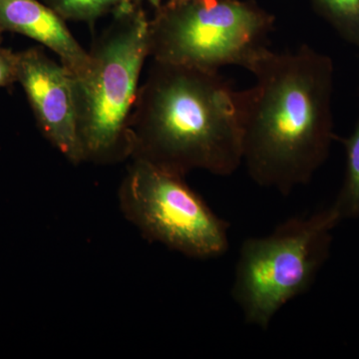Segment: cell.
I'll return each instance as SVG.
<instances>
[{"instance_id": "6da1fadb", "label": "cell", "mask_w": 359, "mask_h": 359, "mask_svg": "<svg viewBox=\"0 0 359 359\" xmlns=\"http://www.w3.org/2000/svg\"><path fill=\"white\" fill-rule=\"evenodd\" d=\"M241 90L243 164L257 185L289 195L306 185L330 155L334 133L332 58L309 45L264 49Z\"/></svg>"}, {"instance_id": "7a4b0ae2", "label": "cell", "mask_w": 359, "mask_h": 359, "mask_svg": "<svg viewBox=\"0 0 359 359\" xmlns=\"http://www.w3.org/2000/svg\"><path fill=\"white\" fill-rule=\"evenodd\" d=\"M131 160L180 176H230L243 164L241 92L219 71L153 60L130 122Z\"/></svg>"}, {"instance_id": "3957f363", "label": "cell", "mask_w": 359, "mask_h": 359, "mask_svg": "<svg viewBox=\"0 0 359 359\" xmlns=\"http://www.w3.org/2000/svg\"><path fill=\"white\" fill-rule=\"evenodd\" d=\"M89 52L90 67L74 79L78 135L84 162L112 165L131 157L130 122L149 57L144 6L113 15Z\"/></svg>"}, {"instance_id": "277c9868", "label": "cell", "mask_w": 359, "mask_h": 359, "mask_svg": "<svg viewBox=\"0 0 359 359\" xmlns=\"http://www.w3.org/2000/svg\"><path fill=\"white\" fill-rule=\"evenodd\" d=\"M341 221L332 205L243 242L231 295L249 325L266 330L285 304L311 289L330 257L332 231Z\"/></svg>"}, {"instance_id": "5b68a950", "label": "cell", "mask_w": 359, "mask_h": 359, "mask_svg": "<svg viewBox=\"0 0 359 359\" xmlns=\"http://www.w3.org/2000/svg\"><path fill=\"white\" fill-rule=\"evenodd\" d=\"M275 18L249 0H168L149 20V57L219 71L250 67L268 48Z\"/></svg>"}, {"instance_id": "8992f818", "label": "cell", "mask_w": 359, "mask_h": 359, "mask_svg": "<svg viewBox=\"0 0 359 359\" xmlns=\"http://www.w3.org/2000/svg\"><path fill=\"white\" fill-rule=\"evenodd\" d=\"M120 209L151 242L193 259L226 254L229 224L180 176L132 160L119 189Z\"/></svg>"}, {"instance_id": "52a82bcc", "label": "cell", "mask_w": 359, "mask_h": 359, "mask_svg": "<svg viewBox=\"0 0 359 359\" xmlns=\"http://www.w3.org/2000/svg\"><path fill=\"white\" fill-rule=\"evenodd\" d=\"M18 83L25 90L40 131L66 159L84 162L74 95V78L42 50L32 47L18 52Z\"/></svg>"}, {"instance_id": "ba28073f", "label": "cell", "mask_w": 359, "mask_h": 359, "mask_svg": "<svg viewBox=\"0 0 359 359\" xmlns=\"http://www.w3.org/2000/svg\"><path fill=\"white\" fill-rule=\"evenodd\" d=\"M0 32L25 35L50 49L74 79L88 72L89 52L74 39L65 20L39 0H0Z\"/></svg>"}, {"instance_id": "9c48e42d", "label": "cell", "mask_w": 359, "mask_h": 359, "mask_svg": "<svg viewBox=\"0 0 359 359\" xmlns=\"http://www.w3.org/2000/svg\"><path fill=\"white\" fill-rule=\"evenodd\" d=\"M65 21L92 23L103 16L115 15L127 9L144 6V4L157 8L161 0H44Z\"/></svg>"}, {"instance_id": "30bf717a", "label": "cell", "mask_w": 359, "mask_h": 359, "mask_svg": "<svg viewBox=\"0 0 359 359\" xmlns=\"http://www.w3.org/2000/svg\"><path fill=\"white\" fill-rule=\"evenodd\" d=\"M340 141L346 149V175L337 200L332 205L342 221L359 219V120L353 133Z\"/></svg>"}, {"instance_id": "8fae6325", "label": "cell", "mask_w": 359, "mask_h": 359, "mask_svg": "<svg viewBox=\"0 0 359 359\" xmlns=\"http://www.w3.org/2000/svg\"><path fill=\"white\" fill-rule=\"evenodd\" d=\"M313 6L341 39L359 47V0H313Z\"/></svg>"}, {"instance_id": "7c38bea8", "label": "cell", "mask_w": 359, "mask_h": 359, "mask_svg": "<svg viewBox=\"0 0 359 359\" xmlns=\"http://www.w3.org/2000/svg\"><path fill=\"white\" fill-rule=\"evenodd\" d=\"M18 82V53L0 46V88Z\"/></svg>"}, {"instance_id": "4fadbf2b", "label": "cell", "mask_w": 359, "mask_h": 359, "mask_svg": "<svg viewBox=\"0 0 359 359\" xmlns=\"http://www.w3.org/2000/svg\"><path fill=\"white\" fill-rule=\"evenodd\" d=\"M1 41H2V32H0V46H1Z\"/></svg>"}]
</instances>
